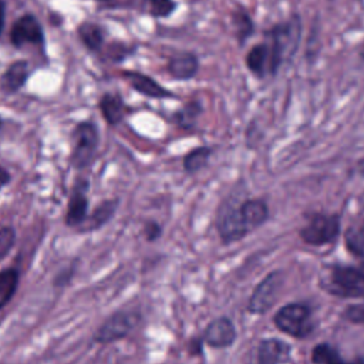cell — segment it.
Listing matches in <instances>:
<instances>
[{
    "label": "cell",
    "instance_id": "obj_1",
    "mask_svg": "<svg viewBox=\"0 0 364 364\" xmlns=\"http://www.w3.org/2000/svg\"><path fill=\"white\" fill-rule=\"evenodd\" d=\"M301 28L300 16L293 13L264 31V43L270 54V75H276L282 64L296 54L301 41Z\"/></svg>",
    "mask_w": 364,
    "mask_h": 364
},
{
    "label": "cell",
    "instance_id": "obj_2",
    "mask_svg": "<svg viewBox=\"0 0 364 364\" xmlns=\"http://www.w3.org/2000/svg\"><path fill=\"white\" fill-rule=\"evenodd\" d=\"M320 284L327 293L340 299H364V262L327 266Z\"/></svg>",
    "mask_w": 364,
    "mask_h": 364
},
{
    "label": "cell",
    "instance_id": "obj_3",
    "mask_svg": "<svg viewBox=\"0 0 364 364\" xmlns=\"http://www.w3.org/2000/svg\"><path fill=\"white\" fill-rule=\"evenodd\" d=\"M71 149L68 155V164L75 171L88 169L100 148V131L94 121L78 122L70 135Z\"/></svg>",
    "mask_w": 364,
    "mask_h": 364
},
{
    "label": "cell",
    "instance_id": "obj_4",
    "mask_svg": "<svg viewBox=\"0 0 364 364\" xmlns=\"http://www.w3.org/2000/svg\"><path fill=\"white\" fill-rule=\"evenodd\" d=\"M142 323V314L138 310L119 309L112 311L95 328L91 336L94 344L107 346L131 336Z\"/></svg>",
    "mask_w": 364,
    "mask_h": 364
},
{
    "label": "cell",
    "instance_id": "obj_5",
    "mask_svg": "<svg viewBox=\"0 0 364 364\" xmlns=\"http://www.w3.org/2000/svg\"><path fill=\"white\" fill-rule=\"evenodd\" d=\"M276 328L294 338H307L316 328L310 306L289 303L282 306L273 316Z\"/></svg>",
    "mask_w": 364,
    "mask_h": 364
},
{
    "label": "cell",
    "instance_id": "obj_6",
    "mask_svg": "<svg viewBox=\"0 0 364 364\" xmlns=\"http://www.w3.org/2000/svg\"><path fill=\"white\" fill-rule=\"evenodd\" d=\"M240 203L242 200L225 199L216 212V229L223 245L237 242L252 233Z\"/></svg>",
    "mask_w": 364,
    "mask_h": 364
},
{
    "label": "cell",
    "instance_id": "obj_7",
    "mask_svg": "<svg viewBox=\"0 0 364 364\" xmlns=\"http://www.w3.org/2000/svg\"><path fill=\"white\" fill-rule=\"evenodd\" d=\"M340 230L341 222L337 213L314 212L307 223L299 230V236L306 245L324 246L334 243Z\"/></svg>",
    "mask_w": 364,
    "mask_h": 364
},
{
    "label": "cell",
    "instance_id": "obj_8",
    "mask_svg": "<svg viewBox=\"0 0 364 364\" xmlns=\"http://www.w3.org/2000/svg\"><path fill=\"white\" fill-rule=\"evenodd\" d=\"M90 186H91L90 179L85 176H78L73 182L68 192L67 206L64 212L65 226L77 229L87 219L90 212V198H88Z\"/></svg>",
    "mask_w": 364,
    "mask_h": 364
},
{
    "label": "cell",
    "instance_id": "obj_9",
    "mask_svg": "<svg viewBox=\"0 0 364 364\" xmlns=\"http://www.w3.org/2000/svg\"><path fill=\"white\" fill-rule=\"evenodd\" d=\"M283 283V274L279 270L269 273L252 291L247 301V311L253 314H264L274 304L279 289Z\"/></svg>",
    "mask_w": 364,
    "mask_h": 364
},
{
    "label": "cell",
    "instance_id": "obj_10",
    "mask_svg": "<svg viewBox=\"0 0 364 364\" xmlns=\"http://www.w3.org/2000/svg\"><path fill=\"white\" fill-rule=\"evenodd\" d=\"M291 347L286 341L270 337L263 338L247 357L246 364H286L290 361Z\"/></svg>",
    "mask_w": 364,
    "mask_h": 364
},
{
    "label": "cell",
    "instance_id": "obj_11",
    "mask_svg": "<svg viewBox=\"0 0 364 364\" xmlns=\"http://www.w3.org/2000/svg\"><path fill=\"white\" fill-rule=\"evenodd\" d=\"M10 41L16 48L26 44H44V31L40 21L33 14L18 17L10 30Z\"/></svg>",
    "mask_w": 364,
    "mask_h": 364
},
{
    "label": "cell",
    "instance_id": "obj_12",
    "mask_svg": "<svg viewBox=\"0 0 364 364\" xmlns=\"http://www.w3.org/2000/svg\"><path fill=\"white\" fill-rule=\"evenodd\" d=\"M203 343L213 348H228L236 340V328L230 318L222 316L213 318L202 334Z\"/></svg>",
    "mask_w": 364,
    "mask_h": 364
},
{
    "label": "cell",
    "instance_id": "obj_13",
    "mask_svg": "<svg viewBox=\"0 0 364 364\" xmlns=\"http://www.w3.org/2000/svg\"><path fill=\"white\" fill-rule=\"evenodd\" d=\"M119 203H121L119 198L102 199L91 209V212H88L87 219L84 220V223L80 228H77V230L81 233H88V232H95V230L104 228L115 216V213L119 208Z\"/></svg>",
    "mask_w": 364,
    "mask_h": 364
},
{
    "label": "cell",
    "instance_id": "obj_14",
    "mask_svg": "<svg viewBox=\"0 0 364 364\" xmlns=\"http://www.w3.org/2000/svg\"><path fill=\"white\" fill-rule=\"evenodd\" d=\"M122 77L125 81L141 95L155 100H164V98H173L175 94L161 85L158 81H155L152 77L138 73V71H124Z\"/></svg>",
    "mask_w": 364,
    "mask_h": 364
},
{
    "label": "cell",
    "instance_id": "obj_15",
    "mask_svg": "<svg viewBox=\"0 0 364 364\" xmlns=\"http://www.w3.org/2000/svg\"><path fill=\"white\" fill-rule=\"evenodd\" d=\"M199 71V60L193 53H179L166 63V73L176 81L192 80Z\"/></svg>",
    "mask_w": 364,
    "mask_h": 364
},
{
    "label": "cell",
    "instance_id": "obj_16",
    "mask_svg": "<svg viewBox=\"0 0 364 364\" xmlns=\"http://www.w3.org/2000/svg\"><path fill=\"white\" fill-rule=\"evenodd\" d=\"M28 75V63L24 60H17L11 63L0 77V88L7 94L17 92L27 82Z\"/></svg>",
    "mask_w": 364,
    "mask_h": 364
},
{
    "label": "cell",
    "instance_id": "obj_17",
    "mask_svg": "<svg viewBox=\"0 0 364 364\" xmlns=\"http://www.w3.org/2000/svg\"><path fill=\"white\" fill-rule=\"evenodd\" d=\"M98 108L105 122L111 127H115L119 122H122V119L127 115V105L122 97L115 92H105L98 101Z\"/></svg>",
    "mask_w": 364,
    "mask_h": 364
},
{
    "label": "cell",
    "instance_id": "obj_18",
    "mask_svg": "<svg viewBox=\"0 0 364 364\" xmlns=\"http://www.w3.org/2000/svg\"><path fill=\"white\" fill-rule=\"evenodd\" d=\"M247 70L257 78H264L270 75V54L267 44L264 41L253 46L245 58Z\"/></svg>",
    "mask_w": 364,
    "mask_h": 364
},
{
    "label": "cell",
    "instance_id": "obj_19",
    "mask_svg": "<svg viewBox=\"0 0 364 364\" xmlns=\"http://www.w3.org/2000/svg\"><path fill=\"white\" fill-rule=\"evenodd\" d=\"M313 364H364V355L355 357L351 361H346L337 347L330 343H318L311 351Z\"/></svg>",
    "mask_w": 364,
    "mask_h": 364
},
{
    "label": "cell",
    "instance_id": "obj_20",
    "mask_svg": "<svg viewBox=\"0 0 364 364\" xmlns=\"http://www.w3.org/2000/svg\"><path fill=\"white\" fill-rule=\"evenodd\" d=\"M242 210L250 232L260 228L269 218V206L263 199H245L242 200Z\"/></svg>",
    "mask_w": 364,
    "mask_h": 364
},
{
    "label": "cell",
    "instance_id": "obj_21",
    "mask_svg": "<svg viewBox=\"0 0 364 364\" xmlns=\"http://www.w3.org/2000/svg\"><path fill=\"white\" fill-rule=\"evenodd\" d=\"M20 286V272L16 267L0 270V310L10 304Z\"/></svg>",
    "mask_w": 364,
    "mask_h": 364
},
{
    "label": "cell",
    "instance_id": "obj_22",
    "mask_svg": "<svg viewBox=\"0 0 364 364\" xmlns=\"http://www.w3.org/2000/svg\"><path fill=\"white\" fill-rule=\"evenodd\" d=\"M203 112V105L200 101H189L186 102L182 108H179L175 114H173V121L175 124L186 131H191L196 127L198 124V118L200 117V114Z\"/></svg>",
    "mask_w": 364,
    "mask_h": 364
},
{
    "label": "cell",
    "instance_id": "obj_23",
    "mask_svg": "<svg viewBox=\"0 0 364 364\" xmlns=\"http://www.w3.org/2000/svg\"><path fill=\"white\" fill-rule=\"evenodd\" d=\"M344 243L348 253L364 262V222L353 223L344 232Z\"/></svg>",
    "mask_w": 364,
    "mask_h": 364
},
{
    "label": "cell",
    "instance_id": "obj_24",
    "mask_svg": "<svg viewBox=\"0 0 364 364\" xmlns=\"http://www.w3.org/2000/svg\"><path fill=\"white\" fill-rule=\"evenodd\" d=\"M78 37L81 43L90 50V51H100L104 44V34L102 28L92 21H84L77 28Z\"/></svg>",
    "mask_w": 364,
    "mask_h": 364
},
{
    "label": "cell",
    "instance_id": "obj_25",
    "mask_svg": "<svg viewBox=\"0 0 364 364\" xmlns=\"http://www.w3.org/2000/svg\"><path fill=\"white\" fill-rule=\"evenodd\" d=\"M232 26L235 37L240 46H243L255 33V23L250 14L243 9L232 11Z\"/></svg>",
    "mask_w": 364,
    "mask_h": 364
},
{
    "label": "cell",
    "instance_id": "obj_26",
    "mask_svg": "<svg viewBox=\"0 0 364 364\" xmlns=\"http://www.w3.org/2000/svg\"><path fill=\"white\" fill-rule=\"evenodd\" d=\"M212 155V148L209 146H196L183 156V169L188 173H196L208 165V161Z\"/></svg>",
    "mask_w": 364,
    "mask_h": 364
},
{
    "label": "cell",
    "instance_id": "obj_27",
    "mask_svg": "<svg viewBox=\"0 0 364 364\" xmlns=\"http://www.w3.org/2000/svg\"><path fill=\"white\" fill-rule=\"evenodd\" d=\"M78 264V257L73 259L67 266L61 267L54 276H53V280H51V284L54 289H65L67 286L71 284L75 273H77V266Z\"/></svg>",
    "mask_w": 364,
    "mask_h": 364
},
{
    "label": "cell",
    "instance_id": "obj_28",
    "mask_svg": "<svg viewBox=\"0 0 364 364\" xmlns=\"http://www.w3.org/2000/svg\"><path fill=\"white\" fill-rule=\"evenodd\" d=\"M17 242V230L13 225L0 226V262L11 252Z\"/></svg>",
    "mask_w": 364,
    "mask_h": 364
},
{
    "label": "cell",
    "instance_id": "obj_29",
    "mask_svg": "<svg viewBox=\"0 0 364 364\" xmlns=\"http://www.w3.org/2000/svg\"><path fill=\"white\" fill-rule=\"evenodd\" d=\"M178 7L175 0H149V13L156 18L169 17Z\"/></svg>",
    "mask_w": 364,
    "mask_h": 364
},
{
    "label": "cell",
    "instance_id": "obj_30",
    "mask_svg": "<svg viewBox=\"0 0 364 364\" xmlns=\"http://www.w3.org/2000/svg\"><path fill=\"white\" fill-rule=\"evenodd\" d=\"M341 317L353 324H361L364 326V303H353L348 304L343 313Z\"/></svg>",
    "mask_w": 364,
    "mask_h": 364
},
{
    "label": "cell",
    "instance_id": "obj_31",
    "mask_svg": "<svg viewBox=\"0 0 364 364\" xmlns=\"http://www.w3.org/2000/svg\"><path fill=\"white\" fill-rule=\"evenodd\" d=\"M132 50L124 43H111L107 48V54L112 61H122Z\"/></svg>",
    "mask_w": 364,
    "mask_h": 364
},
{
    "label": "cell",
    "instance_id": "obj_32",
    "mask_svg": "<svg viewBox=\"0 0 364 364\" xmlns=\"http://www.w3.org/2000/svg\"><path fill=\"white\" fill-rule=\"evenodd\" d=\"M142 233L148 242H155L162 236V226L156 220H146L144 223Z\"/></svg>",
    "mask_w": 364,
    "mask_h": 364
},
{
    "label": "cell",
    "instance_id": "obj_33",
    "mask_svg": "<svg viewBox=\"0 0 364 364\" xmlns=\"http://www.w3.org/2000/svg\"><path fill=\"white\" fill-rule=\"evenodd\" d=\"M202 344H203L202 336L192 338V340L188 343V351H189V354H191V355H199V354H202Z\"/></svg>",
    "mask_w": 364,
    "mask_h": 364
},
{
    "label": "cell",
    "instance_id": "obj_34",
    "mask_svg": "<svg viewBox=\"0 0 364 364\" xmlns=\"http://www.w3.org/2000/svg\"><path fill=\"white\" fill-rule=\"evenodd\" d=\"M10 182H11V173L9 172V169L6 166H3L0 164V189L7 186Z\"/></svg>",
    "mask_w": 364,
    "mask_h": 364
},
{
    "label": "cell",
    "instance_id": "obj_35",
    "mask_svg": "<svg viewBox=\"0 0 364 364\" xmlns=\"http://www.w3.org/2000/svg\"><path fill=\"white\" fill-rule=\"evenodd\" d=\"M4 23H6V3L4 0H0V34L3 33Z\"/></svg>",
    "mask_w": 364,
    "mask_h": 364
},
{
    "label": "cell",
    "instance_id": "obj_36",
    "mask_svg": "<svg viewBox=\"0 0 364 364\" xmlns=\"http://www.w3.org/2000/svg\"><path fill=\"white\" fill-rule=\"evenodd\" d=\"M360 57H361V60L364 61V44H363L361 48H360Z\"/></svg>",
    "mask_w": 364,
    "mask_h": 364
},
{
    "label": "cell",
    "instance_id": "obj_37",
    "mask_svg": "<svg viewBox=\"0 0 364 364\" xmlns=\"http://www.w3.org/2000/svg\"><path fill=\"white\" fill-rule=\"evenodd\" d=\"M1 128H3V119H1V117H0V131H1Z\"/></svg>",
    "mask_w": 364,
    "mask_h": 364
},
{
    "label": "cell",
    "instance_id": "obj_38",
    "mask_svg": "<svg viewBox=\"0 0 364 364\" xmlns=\"http://www.w3.org/2000/svg\"><path fill=\"white\" fill-rule=\"evenodd\" d=\"M100 1H109V0H100Z\"/></svg>",
    "mask_w": 364,
    "mask_h": 364
}]
</instances>
